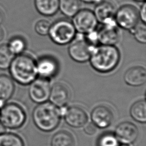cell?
Returning a JSON list of instances; mask_svg holds the SVG:
<instances>
[{
    "label": "cell",
    "mask_w": 146,
    "mask_h": 146,
    "mask_svg": "<svg viewBox=\"0 0 146 146\" xmlns=\"http://www.w3.org/2000/svg\"><path fill=\"white\" fill-rule=\"evenodd\" d=\"M135 39L141 43L146 42V27L144 23L137 25L133 29L131 30Z\"/></svg>",
    "instance_id": "cell-27"
},
{
    "label": "cell",
    "mask_w": 146,
    "mask_h": 146,
    "mask_svg": "<svg viewBox=\"0 0 146 146\" xmlns=\"http://www.w3.org/2000/svg\"><path fill=\"white\" fill-rule=\"evenodd\" d=\"M5 36L4 30L0 26V41L2 40Z\"/></svg>",
    "instance_id": "cell-32"
},
{
    "label": "cell",
    "mask_w": 146,
    "mask_h": 146,
    "mask_svg": "<svg viewBox=\"0 0 146 146\" xmlns=\"http://www.w3.org/2000/svg\"><path fill=\"white\" fill-rule=\"evenodd\" d=\"M84 131L88 135H92L96 132V127L93 123H88L85 125Z\"/></svg>",
    "instance_id": "cell-29"
},
{
    "label": "cell",
    "mask_w": 146,
    "mask_h": 146,
    "mask_svg": "<svg viewBox=\"0 0 146 146\" xmlns=\"http://www.w3.org/2000/svg\"><path fill=\"white\" fill-rule=\"evenodd\" d=\"M9 68L12 78L22 85L30 84L38 75L35 60L25 54L14 57Z\"/></svg>",
    "instance_id": "cell-2"
},
{
    "label": "cell",
    "mask_w": 146,
    "mask_h": 146,
    "mask_svg": "<svg viewBox=\"0 0 146 146\" xmlns=\"http://www.w3.org/2000/svg\"><path fill=\"white\" fill-rule=\"evenodd\" d=\"M13 58L14 55L10 51L7 44L0 46V69L9 68Z\"/></svg>",
    "instance_id": "cell-25"
},
{
    "label": "cell",
    "mask_w": 146,
    "mask_h": 146,
    "mask_svg": "<svg viewBox=\"0 0 146 146\" xmlns=\"http://www.w3.org/2000/svg\"><path fill=\"white\" fill-rule=\"evenodd\" d=\"M0 146H25L23 140L18 135L5 132L0 135Z\"/></svg>",
    "instance_id": "cell-23"
},
{
    "label": "cell",
    "mask_w": 146,
    "mask_h": 146,
    "mask_svg": "<svg viewBox=\"0 0 146 146\" xmlns=\"http://www.w3.org/2000/svg\"><path fill=\"white\" fill-rule=\"evenodd\" d=\"M3 18H4L3 14L2 13V12L1 10H0V25L3 22Z\"/></svg>",
    "instance_id": "cell-34"
},
{
    "label": "cell",
    "mask_w": 146,
    "mask_h": 146,
    "mask_svg": "<svg viewBox=\"0 0 146 146\" xmlns=\"http://www.w3.org/2000/svg\"><path fill=\"white\" fill-rule=\"evenodd\" d=\"M98 43L104 45H114L119 40L120 31L115 21L102 23L95 30Z\"/></svg>",
    "instance_id": "cell-10"
},
{
    "label": "cell",
    "mask_w": 146,
    "mask_h": 146,
    "mask_svg": "<svg viewBox=\"0 0 146 146\" xmlns=\"http://www.w3.org/2000/svg\"><path fill=\"white\" fill-rule=\"evenodd\" d=\"M37 74L39 77L50 79L56 75L59 70L58 61L53 57L44 56L36 62Z\"/></svg>",
    "instance_id": "cell-13"
},
{
    "label": "cell",
    "mask_w": 146,
    "mask_h": 146,
    "mask_svg": "<svg viewBox=\"0 0 146 146\" xmlns=\"http://www.w3.org/2000/svg\"><path fill=\"white\" fill-rule=\"evenodd\" d=\"M130 115L136 121L146 122V103L145 100H139L133 103L130 108Z\"/></svg>",
    "instance_id": "cell-21"
},
{
    "label": "cell",
    "mask_w": 146,
    "mask_h": 146,
    "mask_svg": "<svg viewBox=\"0 0 146 146\" xmlns=\"http://www.w3.org/2000/svg\"><path fill=\"white\" fill-rule=\"evenodd\" d=\"M80 7V0H59V9L68 17H74Z\"/></svg>",
    "instance_id": "cell-20"
},
{
    "label": "cell",
    "mask_w": 146,
    "mask_h": 146,
    "mask_svg": "<svg viewBox=\"0 0 146 146\" xmlns=\"http://www.w3.org/2000/svg\"><path fill=\"white\" fill-rule=\"evenodd\" d=\"M139 15L140 17L142 22L145 23L146 21V5L145 2H143L142 6H141L140 11L139 13Z\"/></svg>",
    "instance_id": "cell-30"
},
{
    "label": "cell",
    "mask_w": 146,
    "mask_h": 146,
    "mask_svg": "<svg viewBox=\"0 0 146 146\" xmlns=\"http://www.w3.org/2000/svg\"><path fill=\"white\" fill-rule=\"evenodd\" d=\"M125 83L132 86H140L146 81V71L141 66H134L129 68L124 74Z\"/></svg>",
    "instance_id": "cell-17"
},
{
    "label": "cell",
    "mask_w": 146,
    "mask_h": 146,
    "mask_svg": "<svg viewBox=\"0 0 146 146\" xmlns=\"http://www.w3.org/2000/svg\"><path fill=\"white\" fill-rule=\"evenodd\" d=\"M26 120V113L18 104L10 103L1 108L0 121L6 128H19L24 124Z\"/></svg>",
    "instance_id": "cell-4"
},
{
    "label": "cell",
    "mask_w": 146,
    "mask_h": 146,
    "mask_svg": "<svg viewBox=\"0 0 146 146\" xmlns=\"http://www.w3.org/2000/svg\"><path fill=\"white\" fill-rule=\"evenodd\" d=\"M51 39L56 44L70 43L75 38L76 30L72 23L67 19H60L51 25L48 32Z\"/></svg>",
    "instance_id": "cell-5"
},
{
    "label": "cell",
    "mask_w": 146,
    "mask_h": 146,
    "mask_svg": "<svg viewBox=\"0 0 146 146\" xmlns=\"http://www.w3.org/2000/svg\"><path fill=\"white\" fill-rule=\"evenodd\" d=\"M94 47L86 36L79 35L75 36L70 42L68 49V54L74 60L84 63L90 59Z\"/></svg>",
    "instance_id": "cell-6"
},
{
    "label": "cell",
    "mask_w": 146,
    "mask_h": 146,
    "mask_svg": "<svg viewBox=\"0 0 146 146\" xmlns=\"http://www.w3.org/2000/svg\"><path fill=\"white\" fill-rule=\"evenodd\" d=\"M59 0H34L36 10L45 16L54 15L59 9Z\"/></svg>",
    "instance_id": "cell-19"
},
{
    "label": "cell",
    "mask_w": 146,
    "mask_h": 146,
    "mask_svg": "<svg viewBox=\"0 0 146 146\" xmlns=\"http://www.w3.org/2000/svg\"><path fill=\"white\" fill-rule=\"evenodd\" d=\"M115 13L114 5L108 1H102L98 3L94 12L97 21L101 23H108L115 21Z\"/></svg>",
    "instance_id": "cell-16"
},
{
    "label": "cell",
    "mask_w": 146,
    "mask_h": 146,
    "mask_svg": "<svg viewBox=\"0 0 146 146\" xmlns=\"http://www.w3.org/2000/svg\"><path fill=\"white\" fill-rule=\"evenodd\" d=\"M84 3H98L102 1V0H80Z\"/></svg>",
    "instance_id": "cell-31"
},
{
    "label": "cell",
    "mask_w": 146,
    "mask_h": 146,
    "mask_svg": "<svg viewBox=\"0 0 146 146\" xmlns=\"http://www.w3.org/2000/svg\"><path fill=\"white\" fill-rule=\"evenodd\" d=\"M51 24L45 19H41L38 21L35 26V31L40 35H46L48 34Z\"/></svg>",
    "instance_id": "cell-28"
},
{
    "label": "cell",
    "mask_w": 146,
    "mask_h": 146,
    "mask_svg": "<svg viewBox=\"0 0 146 146\" xmlns=\"http://www.w3.org/2000/svg\"><path fill=\"white\" fill-rule=\"evenodd\" d=\"M72 23L76 31L86 35L94 31L98 25V21L94 12L88 9L79 10L74 16Z\"/></svg>",
    "instance_id": "cell-7"
},
{
    "label": "cell",
    "mask_w": 146,
    "mask_h": 146,
    "mask_svg": "<svg viewBox=\"0 0 146 146\" xmlns=\"http://www.w3.org/2000/svg\"><path fill=\"white\" fill-rule=\"evenodd\" d=\"M63 116L66 123L74 128L82 127L88 121V116L85 110L76 106L66 108Z\"/></svg>",
    "instance_id": "cell-12"
},
{
    "label": "cell",
    "mask_w": 146,
    "mask_h": 146,
    "mask_svg": "<svg viewBox=\"0 0 146 146\" xmlns=\"http://www.w3.org/2000/svg\"><path fill=\"white\" fill-rule=\"evenodd\" d=\"M139 17V12L135 6L125 5L116 11L114 19L117 26L131 30L137 25Z\"/></svg>",
    "instance_id": "cell-8"
},
{
    "label": "cell",
    "mask_w": 146,
    "mask_h": 146,
    "mask_svg": "<svg viewBox=\"0 0 146 146\" xmlns=\"http://www.w3.org/2000/svg\"><path fill=\"white\" fill-rule=\"evenodd\" d=\"M62 115L60 108L50 102L39 104L34 109L32 117L36 127L43 132H51L57 128Z\"/></svg>",
    "instance_id": "cell-3"
},
{
    "label": "cell",
    "mask_w": 146,
    "mask_h": 146,
    "mask_svg": "<svg viewBox=\"0 0 146 146\" xmlns=\"http://www.w3.org/2000/svg\"><path fill=\"white\" fill-rule=\"evenodd\" d=\"M114 135L118 141L121 143L130 144L133 143L137 139L138 129L133 123L124 121L116 127Z\"/></svg>",
    "instance_id": "cell-11"
},
{
    "label": "cell",
    "mask_w": 146,
    "mask_h": 146,
    "mask_svg": "<svg viewBox=\"0 0 146 146\" xmlns=\"http://www.w3.org/2000/svg\"><path fill=\"white\" fill-rule=\"evenodd\" d=\"M91 118L92 123L99 128H106L110 126L113 119L112 110L104 105L95 107L91 112Z\"/></svg>",
    "instance_id": "cell-14"
},
{
    "label": "cell",
    "mask_w": 146,
    "mask_h": 146,
    "mask_svg": "<svg viewBox=\"0 0 146 146\" xmlns=\"http://www.w3.org/2000/svg\"><path fill=\"white\" fill-rule=\"evenodd\" d=\"M119 141L114 133L104 132L98 139L96 146H119Z\"/></svg>",
    "instance_id": "cell-26"
},
{
    "label": "cell",
    "mask_w": 146,
    "mask_h": 146,
    "mask_svg": "<svg viewBox=\"0 0 146 146\" xmlns=\"http://www.w3.org/2000/svg\"><path fill=\"white\" fill-rule=\"evenodd\" d=\"M12 79L6 75H0V108L12 96L14 91Z\"/></svg>",
    "instance_id": "cell-18"
},
{
    "label": "cell",
    "mask_w": 146,
    "mask_h": 146,
    "mask_svg": "<svg viewBox=\"0 0 146 146\" xmlns=\"http://www.w3.org/2000/svg\"><path fill=\"white\" fill-rule=\"evenodd\" d=\"M51 146H74V137L67 131H59L52 137Z\"/></svg>",
    "instance_id": "cell-22"
},
{
    "label": "cell",
    "mask_w": 146,
    "mask_h": 146,
    "mask_svg": "<svg viewBox=\"0 0 146 146\" xmlns=\"http://www.w3.org/2000/svg\"><path fill=\"white\" fill-rule=\"evenodd\" d=\"M5 132H6V128L1 123H0V135Z\"/></svg>",
    "instance_id": "cell-33"
},
{
    "label": "cell",
    "mask_w": 146,
    "mask_h": 146,
    "mask_svg": "<svg viewBox=\"0 0 146 146\" xmlns=\"http://www.w3.org/2000/svg\"><path fill=\"white\" fill-rule=\"evenodd\" d=\"M91 66L97 71L106 73L112 71L120 60V52L114 45L101 44L94 47L90 58Z\"/></svg>",
    "instance_id": "cell-1"
},
{
    "label": "cell",
    "mask_w": 146,
    "mask_h": 146,
    "mask_svg": "<svg viewBox=\"0 0 146 146\" xmlns=\"http://www.w3.org/2000/svg\"><path fill=\"white\" fill-rule=\"evenodd\" d=\"M51 88L50 79L41 77L36 78L30 84V98L34 102L38 104L45 102L49 98Z\"/></svg>",
    "instance_id": "cell-9"
},
{
    "label": "cell",
    "mask_w": 146,
    "mask_h": 146,
    "mask_svg": "<svg viewBox=\"0 0 146 146\" xmlns=\"http://www.w3.org/2000/svg\"><path fill=\"white\" fill-rule=\"evenodd\" d=\"M119 146H130V145L128 144H125V143H121L119 145Z\"/></svg>",
    "instance_id": "cell-35"
},
{
    "label": "cell",
    "mask_w": 146,
    "mask_h": 146,
    "mask_svg": "<svg viewBox=\"0 0 146 146\" xmlns=\"http://www.w3.org/2000/svg\"><path fill=\"white\" fill-rule=\"evenodd\" d=\"M137 2H145V0H134Z\"/></svg>",
    "instance_id": "cell-36"
},
{
    "label": "cell",
    "mask_w": 146,
    "mask_h": 146,
    "mask_svg": "<svg viewBox=\"0 0 146 146\" xmlns=\"http://www.w3.org/2000/svg\"><path fill=\"white\" fill-rule=\"evenodd\" d=\"M70 98V92L66 84L57 83L51 87L48 99L51 103L56 107L59 108L66 107Z\"/></svg>",
    "instance_id": "cell-15"
},
{
    "label": "cell",
    "mask_w": 146,
    "mask_h": 146,
    "mask_svg": "<svg viewBox=\"0 0 146 146\" xmlns=\"http://www.w3.org/2000/svg\"><path fill=\"white\" fill-rule=\"evenodd\" d=\"M10 51L14 55H19L22 54L26 47V43L25 40L18 36L12 38L7 44Z\"/></svg>",
    "instance_id": "cell-24"
}]
</instances>
